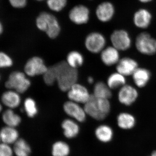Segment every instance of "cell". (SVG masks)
Masks as SVG:
<instances>
[{"label": "cell", "instance_id": "obj_1", "mask_svg": "<svg viewBox=\"0 0 156 156\" xmlns=\"http://www.w3.org/2000/svg\"><path fill=\"white\" fill-rule=\"evenodd\" d=\"M53 66L59 89L62 92H67L77 82V69L70 67L65 61L60 62Z\"/></svg>", "mask_w": 156, "mask_h": 156}, {"label": "cell", "instance_id": "obj_10", "mask_svg": "<svg viewBox=\"0 0 156 156\" xmlns=\"http://www.w3.org/2000/svg\"><path fill=\"white\" fill-rule=\"evenodd\" d=\"M63 110L69 116L78 122H84L87 119L85 109L76 102L70 100L66 101L63 105Z\"/></svg>", "mask_w": 156, "mask_h": 156}, {"label": "cell", "instance_id": "obj_15", "mask_svg": "<svg viewBox=\"0 0 156 156\" xmlns=\"http://www.w3.org/2000/svg\"><path fill=\"white\" fill-rule=\"evenodd\" d=\"M100 53L101 61L107 66L116 65L120 60L119 51L113 46L105 48Z\"/></svg>", "mask_w": 156, "mask_h": 156}, {"label": "cell", "instance_id": "obj_39", "mask_svg": "<svg viewBox=\"0 0 156 156\" xmlns=\"http://www.w3.org/2000/svg\"><path fill=\"white\" fill-rule=\"evenodd\" d=\"M2 105L0 104V112L2 111Z\"/></svg>", "mask_w": 156, "mask_h": 156}, {"label": "cell", "instance_id": "obj_32", "mask_svg": "<svg viewBox=\"0 0 156 156\" xmlns=\"http://www.w3.org/2000/svg\"><path fill=\"white\" fill-rule=\"evenodd\" d=\"M13 64V60L9 55L0 52V68L11 67Z\"/></svg>", "mask_w": 156, "mask_h": 156}, {"label": "cell", "instance_id": "obj_7", "mask_svg": "<svg viewBox=\"0 0 156 156\" xmlns=\"http://www.w3.org/2000/svg\"><path fill=\"white\" fill-rule=\"evenodd\" d=\"M111 41L113 47L119 51H126L131 48V40L129 34L124 30H117L112 33Z\"/></svg>", "mask_w": 156, "mask_h": 156}, {"label": "cell", "instance_id": "obj_33", "mask_svg": "<svg viewBox=\"0 0 156 156\" xmlns=\"http://www.w3.org/2000/svg\"><path fill=\"white\" fill-rule=\"evenodd\" d=\"M14 156L13 147L11 145L0 142V156Z\"/></svg>", "mask_w": 156, "mask_h": 156}, {"label": "cell", "instance_id": "obj_6", "mask_svg": "<svg viewBox=\"0 0 156 156\" xmlns=\"http://www.w3.org/2000/svg\"><path fill=\"white\" fill-rule=\"evenodd\" d=\"M106 43V39L102 34L93 32L87 36L85 45L88 51L96 54L101 53L104 50Z\"/></svg>", "mask_w": 156, "mask_h": 156}, {"label": "cell", "instance_id": "obj_11", "mask_svg": "<svg viewBox=\"0 0 156 156\" xmlns=\"http://www.w3.org/2000/svg\"><path fill=\"white\" fill-rule=\"evenodd\" d=\"M138 97V91L131 85L126 84L119 89L118 92V100L122 104L126 106L133 104Z\"/></svg>", "mask_w": 156, "mask_h": 156}, {"label": "cell", "instance_id": "obj_23", "mask_svg": "<svg viewBox=\"0 0 156 156\" xmlns=\"http://www.w3.org/2000/svg\"><path fill=\"white\" fill-rule=\"evenodd\" d=\"M13 151L15 156H30L32 148L25 139L20 138L13 145Z\"/></svg>", "mask_w": 156, "mask_h": 156}, {"label": "cell", "instance_id": "obj_9", "mask_svg": "<svg viewBox=\"0 0 156 156\" xmlns=\"http://www.w3.org/2000/svg\"><path fill=\"white\" fill-rule=\"evenodd\" d=\"M67 92L69 100L79 104H85L89 100L92 95L86 87L77 83L73 85Z\"/></svg>", "mask_w": 156, "mask_h": 156}, {"label": "cell", "instance_id": "obj_28", "mask_svg": "<svg viewBox=\"0 0 156 156\" xmlns=\"http://www.w3.org/2000/svg\"><path fill=\"white\" fill-rule=\"evenodd\" d=\"M66 61L70 67L77 69L83 64L84 58L83 55L80 52L73 51L68 54Z\"/></svg>", "mask_w": 156, "mask_h": 156}, {"label": "cell", "instance_id": "obj_25", "mask_svg": "<svg viewBox=\"0 0 156 156\" xmlns=\"http://www.w3.org/2000/svg\"><path fill=\"white\" fill-rule=\"evenodd\" d=\"M2 119L6 126L16 128L21 122V118L15 113L12 109L9 108L3 113Z\"/></svg>", "mask_w": 156, "mask_h": 156}, {"label": "cell", "instance_id": "obj_3", "mask_svg": "<svg viewBox=\"0 0 156 156\" xmlns=\"http://www.w3.org/2000/svg\"><path fill=\"white\" fill-rule=\"evenodd\" d=\"M36 25L40 30L46 33L50 38L54 39L59 35L60 27L55 16L47 12H42L36 20Z\"/></svg>", "mask_w": 156, "mask_h": 156}, {"label": "cell", "instance_id": "obj_27", "mask_svg": "<svg viewBox=\"0 0 156 156\" xmlns=\"http://www.w3.org/2000/svg\"><path fill=\"white\" fill-rule=\"evenodd\" d=\"M126 76L117 72L109 76L107 81V84L112 90L120 89L126 85Z\"/></svg>", "mask_w": 156, "mask_h": 156}, {"label": "cell", "instance_id": "obj_19", "mask_svg": "<svg viewBox=\"0 0 156 156\" xmlns=\"http://www.w3.org/2000/svg\"><path fill=\"white\" fill-rule=\"evenodd\" d=\"M132 76L133 81L136 87L142 88L147 85L150 80L151 73L146 69L138 67Z\"/></svg>", "mask_w": 156, "mask_h": 156}, {"label": "cell", "instance_id": "obj_14", "mask_svg": "<svg viewBox=\"0 0 156 156\" xmlns=\"http://www.w3.org/2000/svg\"><path fill=\"white\" fill-rule=\"evenodd\" d=\"M63 136L67 139H73L78 136L80 128L77 122L73 119H66L61 123Z\"/></svg>", "mask_w": 156, "mask_h": 156}, {"label": "cell", "instance_id": "obj_22", "mask_svg": "<svg viewBox=\"0 0 156 156\" xmlns=\"http://www.w3.org/2000/svg\"><path fill=\"white\" fill-rule=\"evenodd\" d=\"M71 149L67 142L62 140L55 141L51 147L52 156H69Z\"/></svg>", "mask_w": 156, "mask_h": 156}, {"label": "cell", "instance_id": "obj_12", "mask_svg": "<svg viewBox=\"0 0 156 156\" xmlns=\"http://www.w3.org/2000/svg\"><path fill=\"white\" fill-rule=\"evenodd\" d=\"M69 17L75 24L80 25L86 23L89 18V9L83 5L76 6L70 11Z\"/></svg>", "mask_w": 156, "mask_h": 156}, {"label": "cell", "instance_id": "obj_8", "mask_svg": "<svg viewBox=\"0 0 156 156\" xmlns=\"http://www.w3.org/2000/svg\"><path fill=\"white\" fill-rule=\"evenodd\" d=\"M48 69L41 58L38 56H34L30 58L26 63L24 71L27 75L34 77L41 75H44Z\"/></svg>", "mask_w": 156, "mask_h": 156}, {"label": "cell", "instance_id": "obj_4", "mask_svg": "<svg viewBox=\"0 0 156 156\" xmlns=\"http://www.w3.org/2000/svg\"><path fill=\"white\" fill-rule=\"evenodd\" d=\"M30 80L27 78L26 74L19 71L11 73L5 83V87L20 94L25 92L30 87Z\"/></svg>", "mask_w": 156, "mask_h": 156}, {"label": "cell", "instance_id": "obj_40", "mask_svg": "<svg viewBox=\"0 0 156 156\" xmlns=\"http://www.w3.org/2000/svg\"><path fill=\"white\" fill-rule=\"evenodd\" d=\"M37 1H43V0H37Z\"/></svg>", "mask_w": 156, "mask_h": 156}, {"label": "cell", "instance_id": "obj_17", "mask_svg": "<svg viewBox=\"0 0 156 156\" xmlns=\"http://www.w3.org/2000/svg\"><path fill=\"white\" fill-rule=\"evenodd\" d=\"M152 15L146 9H140L136 11L133 17V22L136 27L140 29L147 28L150 25Z\"/></svg>", "mask_w": 156, "mask_h": 156}, {"label": "cell", "instance_id": "obj_2", "mask_svg": "<svg viewBox=\"0 0 156 156\" xmlns=\"http://www.w3.org/2000/svg\"><path fill=\"white\" fill-rule=\"evenodd\" d=\"M84 108L87 115L97 121H102L108 115L111 106L109 99L97 98L92 94L84 104Z\"/></svg>", "mask_w": 156, "mask_h": 156}, {"label": "cell", "instance_id": "obj_21", "mask_svg": "<svg viewBox=\"0 0 156 156\" xmlns=\"http://www.w3.org/2000/svg\"><path fill=\"white\" fill-rule=\"evenodd\" d=\"M113 131L111 127L107 125H100L95 130L96 139L103 143L110 142L113 137Z\"/></svg>", "mask_w": 156, "mask_h": 156}, {"label": "cell", "instance_id": "obj_36", "mask_svg": "<svg viewBox=\"0 0 156 156\" xmlns=\"http://www.w3.org/2000/svg\"><path fill=\"white\" fill-rule=\"evenodd\" d=\"M87 80H88V83L89 84H92L93 82H94V79H93L92 77L89 76V77H88V79H87Z\"/></svg>", "mask_w": 156, "mask_h": 156}, {"label": "cell", "instance_id": "obj_34", "mask_svg": "<svg viewBox=\"0 0 156 156\" xmlns=\"http://www.w3.org/2000/svg\"><path fill=\"white\" fill-rule=\"evenodd\" d=\"M9 1L11 6L16 9L24 8L27 3V0H9Z\"/></svg>", "mask_w": 156, "mask_h": 156}, {"label": "cell", "instance_id": "obj_20", "mask_svg": "<svg viewBox=\"0 0 156 156\" xmlns=\"http://www.w3.org/2000/svg\"><path fill=\"white\" fill-rule=\"evenodd\" d=\"M19 94L13 90L4 92L2 96V102L9 108H16L19 106L21 102V98Z\"/></svg>", "mask_w": 156, "mask_h": 156}, {"label": "cell", "instance_id": "obj_38", "mask_svg": "<svg viewBox=\"0 0 156 156\" xmlns=\"http://www.w3.org/2000/svg\"><path fill=\"white\" fill-rule=\"evenodd\" d=\"M150 156H156V151H154L151 154V155Z\"/></svg>", "mask_w": 156, "mask_h": 156}, {"label": "cell", "instance_id": "obj_24", "mask_svg": "<svg viewBox=\"0 0 156 156\" xmlns=\"http://www.w3.org/2000/svg\"><path fill=\"white\" fill-rule=\"evenodd\" d=\"M117 124L119 128L124 130H128L135 125L136 120L133 115L128 112H122L118 115Z\"/></svg>", "mask_w": 156, "mask_h": 156}, {"label": "cell", "instance_id": "obj_5", "mask_svg": "<svg viewBox=\"0 0 156 156\" xmlns=\"http://www.w3.org/2000/svg\"><path fill=\"white\" fill-rule=\"evenodd\" d=\"M135 47L141 54L152 56L156 53V40L148 33H141L136 37Z\"/></svg>", "mask_w": 156, "mask_h": 156}, {"label": "cell", "instance_id": "obj_37", "mask_svg": "<svg viewBox=\"0 0 156 156\" xmlns=\"http://www.w3.org/2000/svg\"><path fill=\"white\" fill-rule=\"evenodd\" d=\"M140 2L143 3H147L151 2L152 0H138Z\"/></svg>", "mask_w": 156, "mask_h": 156}, {"label": "cell", "instance_id": "obj_31", "mask_svg": "<svg viewBox=\"0 0 156 156\" xmlns=\"http://www.w3.org/2000/svg\"><path fill=\"white\" fill-rule=\"evenodd\" d=\"M67 0H47V5L52 11L58 12L66 5Z\"/></svg>", "mask_w": 156, "mask_h": 156}, {"label": "cell", "instance_id": "obj_26", "mask_svg": "<svg viewBox=\"0 0 156 156\" xmlns=\"http://www.w3.org/2000/svg\"><path fill=\"white\" fill-rule=\"evenodd\" d=\"M111 90L107 84L103 82H98L94 86L92 95L97 98L109 99L112 96Z\"/></svg>", "mask_w": 156, "mask_h": 156}, {"label": "cell", "instance_id": "obj_30", "mask_svg": "<svg viewBox=\"0 0 156 156\" xmlns=\"http://www.w3.org/2000/svg\"><path fill=\"white\" fill-rule=\"evenodd\" d=\"M43 76L44 80L48 86H52L56 81V71L53 66L48 68V70Z\"/></svg>", "mask_w": 156, "mask_h": 156}, {"label": "cell", "instance_id": "obj_18", "mask_svg": "<svg viewBox=\"0 0 156 156\" xmlns=\"http://www.w3.org/2000/svg\"><path fill=\"white\" fill-rule=\"evenodd\" d=\"M19 138V131L16 128L5 126L0 130V142L13 145Z\"/></svg>", "mask_w": 156, "mask_h": 156}, {"label": "cell", "instance_id": "obj_29", "mask_svg": "<svg viewBox=\"0 0 156 156\" xmlns=\"http://www.w3.org/2000/svg\"><path fill=\"white\" fill-rule=\"evenodd\" d=\"M24 110L29 118L35 117L38 112L35 101L31 98L26 99L24 102Z\"/></svg>", "mask_w": 156, "mask_h": 156}, {"label": "cell", "instance_id": "obj_16", "mask_svg": "<svg viewBox=\"0 0 156 156\" xmlns=\"http://www.w3.org/2000/svg\"><path fill=\"white\" fill-rule=\"evenodd\" d=\"M115 13L114 6L109 2H104L98 6L96 10L98 19L102 22L110 21L113 18Z\"/></svg>", "mask_w": 156, "mask_h": 156}, {"label": "cell", "instance_id": "obj_35", "mask_svg": "<svg viewBox=\"0 0 156 156\" xmlns=\"http://www.w3.org/2000/svg\"><path fill=\"white\" fill-rule=\"evenodd\" d=\"M4 31V27H3L2 23L0 21V36L3 33Z\"/></svg>", "mask_w": 156, "mask_h": 156}, {"label": "cell", "instance_id": "obj_41", "mask_svg": "<svg viewBox=\"0 0 156 156\" xmlns=\"http://www.w3.org/2000/svg\"><path fill=\"white\" fill-rule=\"evenodd\" d=\"M0 79H1V76H0Z\"/></svg>", "mask_w": 156, "mask_h": 156}, {"label": "cell", "instance_id": "obj_13", "mask_svg": "<svg viewBox=\"0 0 156 156\" xmlns=\"http://www.w3.org/2000/svg\"><path fill=\"white\" fill-rule=\"evenodd\" d=\"M138 67L137 62L133 58L125 57L120 58L116 64V71L125 76H132Z\"/></svg>", "mask_w": 156, "mask_h": 156}]
</instances>
